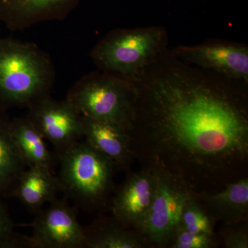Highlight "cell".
Segmentation results:
<instances>
[{
  "instance_id": "obj_1",
  "label": "cell",
  "mask_w": 248,
  "mask_h": 248,
  "mask_svg": "<svg viewBox=\"0 0 248 248\" xmlns=\"http://www.w3.org/2000/svg\"><path fill=\"white\" fill-rule=\"evenodd\" d=\"M132 151L142 168L214 193L247 177L248 84L204 71L168 48L135 80Z\"/></svg>"
},
{
  "instance_id": "obj_2",
  "label": "cell",
  "mask_w": 248,
  "mask_h": 248,
  "mask_svg": "<svg viewBox=\"0 0 248 248\" xmlns=\"http://www.w3.org/2000/svg\"><path fill=\"white\" fill-rule=\"evenodd\" d=\"M55 79L51 59L38 46L0 37V110L32 107L50 96Z\"/></svg>"
},
{
  "instance_id": "obj_3",
  "label": "cell",
  "mask_w": 248,
  "mask_h": 248,
  "mask_svg": "<svg viewBox=\"0 0 248 248\" xmlns=\"http://www.w3.org/2000/svg\"><path fill=\"white\" fill-rule=\"evenodd\" d=\"M58 179L61 192L88 213L101 212L110 207L115 192L114 176L116 165L79 140L60 155Z\"/></svg>"
},
{
  "instance_id": "obj_4",
  "label": "cell",
  "mask_w": 248,
  "mask_h": 248,
  "mask_svg": "<svg viewBox=\"0 0 248 248\" xmlns=\"http://www.w3.org/2000/svg\"><path fill=\"white\" fill-rule=\"evenodd\" d=\"M169 34L162 27L117 29L94 46L91 56L99 71L135 80L167 50Z\"/></svg>"
},
{
  "instance_id": "obj_5",
  "label": "cell",
  "mask_w": 248,
  "mask_h": 248,
  "mask_svg": "<svg viewBox=\"0 0 248 248\" xmlns=\"http://www.w3.org/2000/svg\"><path fill=\"white\" fill-rule=\"evenodd\" d=\"M136 96L135 81L99 70L78 80L66 99L83 117L117 124L130 132Z\"/></svg>"
},
{
  "instance_id": "obj_6",
  "label": "cell",
  "mask_w": 248,
  "mask_h": 248,
  "mask_svg": "<svg viewBox=\"0 0 248 248\" xmlns=\"http://www.w3.org/2000/svg\"><path fill=\"white\" fill-rule=\"evenodd\" d=\"M151 169L155 174L154 195L149 210L137 231L150 246L169 247L192 190L177 176L162 170Z\"/></svg>"
},
{
  "instance_id": "obj_7",
  "label": "cell",
  "mask_w": 248,
  "mask_h": 248,
  "mask_svg": "<svg viewBox=\"0 0 248 248\" xmlns=\"http://www.w3.org/2000/svg\"><path fill=\"white\" fill-rule=\"evenodd\" d=\"M35 214L29 224L32 228L31 248H87L84 228L66 197L55 199Z\"/></svg>"
},
{
  "instance_id": "obj_8",
  "label": "cell",
  "mask_w": 248,
  "mask_h": 248,
  "mask_svg": "<svg viewBox=\"0 0 248 248\" xmlns=\"http://www.w3.org/2000/svg\"><path fill=\"white\" fill-rule=\"evenodd\" d=\"M170 51L192 66L248 84V46L246 44L215 40L200 45L178 46Z\"/></svg>"
},
{
  "instance_id": "obj_9",
  "label": "cell",
  "mask_w": 248,
  "mask_h": 248,
  "mask_svg": "<svg viewBox=\"0 0 248 248\" xmlns=\"http://www.w3.org/2000/svg\"><path fill=\"white\" fill-rule=\"evenodd\" d=\"M26 117L52 143L55 156L84 137L82 115L66 99L43 98L28 108Z\"/></svg>"
},
{
  "instance_id": "obj_10",
  "label": "cell",
  "mask_w": 248,
  "mask_h": 248,
  "mask_svg": "<svg viewBox=\"0 0 248 248\" xmlns=\"http://www.w3.org/2000/svg\"><path fill=\"white\" fill-rule=\"evenodd\" d=\"M155 187V172L149 168L141 167L128 174L111 199L112 216L124 226L137 231L149 210Z\"/></svg>"
},
{
  "instance_id": "obj_11",
  "label": "cell",
  "mask_w": 248,
  "mask_h": 248,
  "mask_svg": "<svg viewBox=\"0 0 248 248\" xmlns=\"http://www.w3.org/2000/svg\"><path fill=\"white\" fill-rule=\"evenodd\" d=\"M81 0H0V22L12 31H24L36 24L62 21Z\"/></svg>"
},
{
  "instance_id": "obj_12",
  "label": "cell",
  "mask_w": 248,
  "mask_h": 248,
  "mask_svg": "<svg viewBox=\"0 0 248 248\" xmlns=\"http://www.w3.org/2000/svg\"><path fill=\"white\" fill-rule=\"evenodd\" d=\"M82 117L85 141L112 161L117 169L130 171L135 158L128 130L112 122Z\"/></svg>"
},
{
  "instance_id": "obj_13",
  "label": "cell",
  "mask_w": 248,
  "mask_h": 248,
  "mask_svg": "<svg viewBox=\"0 0 248 248\" xmlns=\"http://www.w3.org/2000/svg\"><path fill=\"white\" fill-rule=\"evenodd\" d=\"M214 221L234 224L248 221V178H241L214 193L194 192Z\"/></svg>"
},
{
  "instance_id": "obj_14",
  "label": "cell",
  "mask_w": 248,
  "mask_h": 248,
  "mask_svg": "<svg viewBox=\"0 0 248 248\" xmlns=\"http://www.w3.org/2000/svg\"><path fill=\"white\" fill-rule=\"evenodd\" d=\"M16 184L12 197H16L32 213L58 198L61 186L53 170L40 166L28 167Z\"/></svg>"
},
{
  "instance_id": "obj_15",
  "label": "cell",
  "mask_w": 248,
  "mask_h": 248,
  "mask_svg": "<svg viewBox=\"0 0 248 248\" xmlns=\"http://www.w3.org/2000/svg\"><path fill=\"white\" fill-rule=\"evenodd\" d=\"M87 248H143L149 243L136 230L127 228L113 217H98L84 228Z\"/></svg>"
},
{
  "instance_id": "obj_16",
  "label": "cell",
  "mask_w": 248,
  "mask_h": 248,
  "mask_svg": "<svg viewBox=\"0 0 248 248\" xmlns=\"http://www.w3.org/2000/svg\"><path fill=\"white\" fill-rule=\"evenodd\" d=\"M10 119L0 110V198L12 197L28 166L11 134Z\"/></svg>"
},
{
  "instance_id": "obj_17",
  "label": "cell",
  "mask_w": 248,
  "mask_h": 248,
  "mask_svg": "<svg viewBox=\"0 0 248 248\" xmlns=\"http://www.w3.org/2000/svg\"><path fill=\"white\" fill-rule=\"evenodd\" d=\"M10 129L28 167L40 166L53 170L56 156L49 151L45 139L27 117L12 119Z\"/></svg>"
},
{
  "instance_id": "obj_18",
  "label": "cell",
  "mask_w": 248,
  "mask_h": 248,
  "mask_svg": "<svg viewBox=\"0 0 248 248\" xmlns=\"http://www.w3.org/2000/svg\"><path fill=\"white\" fill-rule=\"evenodd\" d=\"M215 223L203 205L196 198L192 190V195L183 210L179 227L195 234L215 235Z\"/></svg>"
},
{
  "instance_id": "obj_19",
  "label": "cell",
  "mask_w": 248,
  "mask_h": 248,
  "mask_svg": "<svg viewBox=\"0 0 248 248\" xmlns=\"http://www.w3.org/2000/svg\"><path fill=\"white\" fill-rule=\"evenodd\" d=\"M14 220L0 198V248H31L29 236L14 231Z\"/></svg>"
},
{
  "instance_id": "obj_20",
  "label": "cell",
  "mask_w": 248,
  "mask_h": 248,
  "mask_svg": "<svg viewBox=\"0 0 248 248\" xmlns=\"http://www.w3.org/2000/svg\"><path fill=\"white\" fill-rule=\"evenodd\" d=\"M215 235L195 234L179 226L170 244L172 248H211L217 247Z\"/></svg>"
},
{
  "instance_id": "obj_21",
  "label": "cell",
  "mask_w": 248,
  "mask_h": 248,
  "mask_svg": "<svg viewBox=\"0 0 248 248\" xmlns=\"http://www.w3.org/2000/svg\"><path fill=\"white\" fill-rule=\"evenodd\" d=\"M220 235L225 248H248V222L224 224Z\"/></svg>"
}]
</instances>
